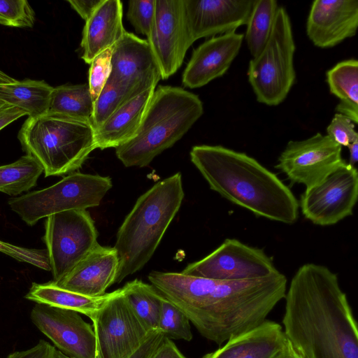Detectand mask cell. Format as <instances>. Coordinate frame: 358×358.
I'll return each mask as SVG.
<instances>
[{
	"label": "cell",
	"instance_id": "obj_1",
	"mask_svg": "<svg viewBox=\"0 0 358 358\" xmlns=\"http://www.w3.org/2000/svg\"><path fill=\"white\" fill-rule=\"evenodd\" d=\"M151 284L180 308L199 334L222 345L262 324L287 292L279 271L266 277L218 280L153 271Z\"/></svg>",
	"mask_w": 358,
	"mask_h": 358
},
{
	"label": "cell",
	"instance_id": "obj_2",
	"mask_svg": "<svg viewBox=\"0 0 358 358\" xmlns=\"http://www.w3.org/2000/svg\"><path fill=\"white\" fill-rule=\"evenodd\" d=\"M285 299L283 331L303 358H358L357 323L336 273L303 264Z\"/></svg>",
	"mask_w": 358,
	"mask_h": 358
},
{
	"label": "cell",
	"instance_id": "obj_3",
	"mask_svg": "<svg viewBox=\"0 0 358 358\" xmlns=\"http://www.w3.org/2000/svg\"><path fill=\"white\" fill-rule=\"evenodd\" d=\"M192 164L210 188L257 216L293 224L299 201L291 189L253 157L221 145L192 147Z\"/></svg>",
	"mask_w": 358,
	"mask_h": 358
},
{
	"label": "cell",
	"instance_id": "obj_4",
	"mask_svg": "<svg viewBox=\"0 0 358 358\" xmlns=\"http://www.w3.org/2000/svg\"><path fill=\"white\" fill-rule=\"evenodd\" d=\"M184 191L180 173L155 184L140 196L119 228L114 248L119 265L115 283L149 262L178 212Z\"/></svg>",
	"mask_w": 358,
	"mask_h": 358
},
{
	"label": "cell",
	"instance_id": "obj_5",
	"mask_svg": "<svg viewBox=\"0 0 358 358\" xmlns=\"http://www.w3.org/2000/svg\"><path fill=\"white\" fill-rule=\"evenodd\" d=\"M203 113V103L196 94L180 87L160 85L155 88L137 136L115 148V155L126 167L146 166L179 141Z\"/></svg>",
	"mask_w": 358,
	"mask_h": 358
},
{
	"label": "cell",
	"instance_id": "obj_6",
	"mask_svg": "<svg viewBox=\"0 0 358 358\" xmlns=\"http://www.w3.org/2000/svg\"><path fill=\"white\" fill-rule=\"evenodd\" d=\"M94 135L90 122L47 112L28 117L17 138L27 155L36 160L48 177L79 169L96 149Z\"/></svg>",
	"mask_w": 358,
	"mask_h": 358
},
{
	"label": "cell",
	"instance_id": "obj_7",
	"mask_svg": "<svg viewBox=\"0 0 358 358\" xmlns=\"http://www.w3.org/2000/svg\"><path fill=\"white\" fill-rule=\"evenodd\" d=\"M294 52L289 17L279 6L267 43L248 66V81L258 102L275 106L286 99L296 79Z\"/></svg>",
	"mask_w": 358,
	"mask_h": 358
},
{
	"label": "cell",
	"instance_id": "obj_8",
	"mask_svg": "<svg viewBox=\"0 0 358 358\" xmlns=\"http://www.w3.org/2000/svg\"><path fill=\"white\" fill-rule=\"evenodd\" d=\"M110 177L73 172L55 184L11 198L8 203L28 225L52 215L99 206L112 187Z\"/></svg>",
	"mask_w": 358,
	"mask_h": 358
},
{
	"label": "cell",
	"instance_id": "obj_9",
	"mask_svg": "<svg viewBox=\"0 0 358 358\" xmlns=\"http://www.w3.org/2000/svg\"><path fill=\"white\" fill-rule=\"evenodd\" d=\"M44 241L52 281L66 276L97 244L98 233L86 210H72L46 217Z\"/></svg>",
	"mask_w": 358,
	"mask_h": 358
},
{
	"label": "cell",
	"instance_id": "obj_10",
	"mask_svg": "<svg viewBox=\"0 0 358 358\" xmlns=\"http://www.w3.org/2000/svg\"><path fill=\"white\" fill-rule=\"evenodd\" d=\"M92 321L96 337L95 358H129L149 331L133 311L121 288L110 292Z\"/></svg>",
	"mask_w": 358,
	"mask_h": 358
},
{
	"label": "cell",
	"instance_id": "obj_11",
	"mask_svg": "<svg viewBox=\"0 0 358 358\" xmlns=\"http://www.w3.org/2000/svg\"><path fill=\"white\" fill-rule=\"evenodd\" d=\"M345 163L342 147L329 136L317 133L304 140L289 141L275 168L292 183L303 184L308 189L322 182Z\"/></svg>",
	"mask_w": 358,
	"mask_h": 358
},
{
	"label": "cell",
	"instance_id": "obj_12",
	"mask_svg": "<svg viewBox=\"0 0 358 358\" xmlns=\"http://www.w3.org/2000/svg\"><path fill=\"white\" fill-rule=\"evenodd\" d=\"M277 271L263 250L227 238L211 253L189 264L180 273L212 280H243L266 277Z\"/></svg>",
	"mask_w": 358,
	"mask_h": 358
},
{
	"label": "cell",
	"instance_id": "obj_13",
	"mask_svg": "<svg viewBox=\"0 0 358 358\" xmlns=\"http://www.w3.org/2000/svg\"><path fill=\"white\" fill-rule=\"evenodd\" d=\"M357 197V170L345 162L322 182L305 189L299 206L313 224L329 226L352 215Z\"/></svg>",
	"mask_w": 358,
	"mask_h": 358
},
{
	"label": "cell",
	"instance_id": "obj_14",
	"mask_svg": "<svg viewBox=\"0 0 358 358\" xmlns=\"http://www.w3.org/2000/svg\"><path fill=\"white\" fill-rule=\"evenodd\" d=\"M146 40L158 64L161 78L168 79L180 68L193 44L184 0H155L154 21Z\"/></svg>",
	"mask_w": 358,
	"mask_h": 358
},
{
	"label": "cell",
	"instance_id": "obj_15",
	"mask_svg": "<svg viewBox=\"0 0 358 358\" xmlns=\"http://www.w3.org/2000/svg\"><path fill=\"white\" fill-rule=\"evenodd\" d=\"M108 78L131 99L156 87L161 73L147 40L125 31L113 46Z\"/></svg>",
	"mask_w": 358,
	"mask_h": 358
},
{
	"label": "cell",
	"instance_id": "obj_16",
	"mask_svg": "<svg viewBox=\"0 0 358 358\" xmlns=\"http://www.w3.org/2000/svg\"><path fill=\"white\" fill-rule=\"evenodd\" d=\"M30 318L64 354L73 358H95L94 329L79 313L36 303L31 311Z\"/></svg>",
	"mask_w": 358,
	"mask_h": 358
},
{
	"label": "cell",
	"instance_id": "obj_17",
	"mask_svg": "<svg viewBox=\"0 0 358 358\" xmlns=\"http://www.w3.org/2000/svg\"><path fill=\"white\" fill-rule=\"evenodd\" d=\"M255 0H184L192 42L246 24Z\"/></svg>",
	"mask_w": 358,
	"mask_h": 358
},
{
	"label": "cell",
	"instance_id": "obj_18",
	"mask_svg": "<svg viewBox=\"0 0 358 358\" xmlns=\"http://www.w3.org/2000/svg\"><path fill=\"white\" fill-rule=\"evenodd\" d=\"M358 27L356 0H315L306 22L308 38L317 47H334L354 36Z\"/></svg>",
	"mask_w": 358,
	"mask_h": 358
},
{
	"label": "cell",
	"instance_id": "obj_19",
	"mask_svg": "<svg viewBox=\"0 0 358 358\" xmlns=\"http://www.w3.org/2000/svg\"><path fill=\"white\" fill-rule=\"evenodd\" d=\"M244 35L236 31L214 36L194 50L182 77L185 87L194 89L222 76L241 48Z\"/></svg>",
	"mask_w": 358,
	"mask_h": 358
},
{
	"label": "cell",
	"instance_id": "obj_20",
	"mask_svg": "<svg viewBox=\"0 0 358 358\" xmlns=\"http://www.w3.org/2000/svg\"><path fill=\"white\" fill-rule=\"evenodd\" d=\"M118 265L116 250L98 243L66 276L52 282L71 292L100 296L115 283Z\"/></svg>",
	"mask_w": 358,
	"mask_h": 358
},
{
	"label": "cell",
	"instance_id": "obj_21",
	"mask_svg": "<svg viewBox=\"0 0 358 358\" xmlns=\"http://www.w3.org/2000/svg\"><path fill=\"white\" fill-rule=\"evenodd\" d=\"M287 341L282 326L266 319L255 328L231 337L202 358H276Z\"/></svg>",
	"mask_w": 358,
	"mask_h": 358
},
{
	"label": "cell",
	"instance_id": "obj_22",
	"mask_svg": "<svg viewBox=\"0 0 358 358\" xmlns=\"http://www.w3.org/2000/svg\"><path fill=\"white\" fill-rule=\"evenodd\" d=\"M123 5L120 0H103L85 21L80 46L82 59L90 64L95 57L113 47L124 31Z\"/></svg>",
	"mask_w": 358,
	"mask_h": 358
},
{
	"label": "cell",
	"instance_id": "obj_23",
	"mask_svg": "<svg viewBox=\"0 0 358 358\" xmlns=\"http://www.w3.org/2000/svg\"><path fill=\"white\" fill-rule=\"evenodd\" d=\"M155 88L152 87L125 103L95 129L96 148H117L137 136Z\"/></svg>",
	"mask_w": 358,
	"mask_h": 358
},
{
	"label": "cell",
	"instance_id": "obj_24",
	"mask_svg": "<svg viewBox=\"0 0 358 358\" xmlns=\"http://www.w3.org/2000/svg\"><path fill=\"white\" fill-rule=\"evenodd\" d=\"M110 295V292L100 296H85L62 288L51 281L32 283L24 297L36 303L76 311L92 320Z\"/></svg>",
	"mask_w": 358,
	"mask_h": 358
},
{
	"label": "cell",
	"instance_id": "obj_25",
	"mask_svg": "<svg viewBox=\"0 0 358 358\" xmlns=\"http://www.w3.org/2000/svg\"><path fill=\"white\" fill-rule=\"evenodd\" d=\"M330 92L340 99L335 110L358 123V61L349 59L336 64L327 73Z\"/></svg>",
	"mask_w": 358,
	"mask_h": 358
},
{
	"label": "cell",
	"instance_id": "obj_26",
	"mask_svg": "<svg viewBox=\"0 0 358 358\" xmlns=\"http://www.w3.org/2000/svg\"><path fill=\"white\" fill-rule=\"evenodd\" d=\"M52 89L44 80L26 79L0 83V103L18 108L28 117H35L48 112Z\"/></svg>",
	"mask_w": 358,
	"mask_h": 358
},
{
	"label": "cell",
	"instance_id": "obj_27",
	"mask_svg": "<svg viewBox=\"0 0 358 358\" xmlns=\"http://www.w3.org/2000/svg\"><path fill=\"white\" fill-rule=\"evenodd\" d=\"M93 108L88 83L63 85L53 87L48 112L91 123Z\"/></svg>",
	"mask_w": 358,
	"mask_h": 358
},
{
	"label": "cell",
	"instance_id": "obj_28",
	"mask_svg": "<svg viewBox=\"0 0 358 358\" xmlns=\"http://www.w3.org/2000/svg\"><path fill=\"white\" fill-rule=\"evenodd\" d=\"M133 311L148 331L158 329L162 294L152 285L135 279L121 288Z\"/></svg>",
	"mask_w": 358,
	"mask_h": 358
},
{
	"label": "cell",
	"instance_id": "obj_29",
	"mask_svg": "<svg viewBox=\"0 0 358 358\" xmlns=\"http://www.w3.org/2000/svg\"><path fill=\"white\" fill-rule=\"evenodd\" d=\"M42 173L41 166L29 155L0 166V192L10 196L27 192L36 186Z\"/></svg>",
	"mask_w": 358,
	"mask_h": 358
},
{
	"label": "cell",
	"instance_id": "obj_30",
	"mask_svg": "<svg viewBox=\"0 0 358 358\" xmlns=\"http://www.w3.org/2000/svg\"><path fill=\"white\" fill-rule=\"evenodd\" d=\"M278 8L275 0H255L245 32V41L253 58L261 52L267 43Z\"/></svg>",
	"mask_w": 358,
	"mask_h": 358
},
{
	"label": "cell",
	"instance_id": "obj_31",
	"mask_svg": "<svg viewBox=\"0 0 358 358\" xmlns=\"http://www.w3.org/2000/svg\"><path fill=\"white\" fill-rule=\"evenodd\" d=\"M132 99L109 78L94 102L91 124L94 129L102 125L122 105Z\"/></svg>",
	"mask_w": 358,
	"mask_h": 358
},
{
	"label": "cell",
	"instance_id": "obj_32",
	"mask_svg": "<svg viewBox=\"0 0 358 358\" xmlns=\"http://www.w3.org/2000/svg\"><path fill=\"white\" fill-rule=\"evenodd\" d=\"M189 322L185 314L163 296L158 329L164 337L190 341L193 335Z\"/></svg>",
	"mask_w": 358,
	"mask_h": 358
},
{
	"label": "cell",
	"instance_id": "obj_33",
	"mask_svg": "<svg viewBox=\"0 0 358 358\" xmlns=\"http://www.w3.org/2000/svg\"><path fill=\"white\" fill-rule=\"evenodd\" d=\"M35 13L27 0H0V24L32 27Z\"/></svg>",
	"mask_w": 358,
	"mask_h": 358
},
{
	"label": "cell",
	"instance_id": "obj_34",
	"mask_svg": "<svg viewBox=\"0 0 358 358\" xmlns=\"http://www.w3.org/2000/svg\"><path fill=\"white\" fill-rule=\"evenodd\" d=\"M155 0H131L127 17L135 31L148 37L154 21Z\"/></svg>",
	"mask_w": 358,
	"mask_h": 358
},
{
	"label": "cell",
	"instance_id": "obj_35",
	"mask_svg": "<svg viewBox=\"0 0 358 358\" xmlns=\"http://www.w3.org/2000/svg\"><path fill=\"white\" fill-rule=\"evenodd\" d=\"M112 51L113 47L104 50L95 57L90 64L88 85L94 102L110 76Z\"/></svg>",
	"mask_w": 358,
	"mask_h": 358
},
{
	"label": "cell",
	"instance_id": "obj_36",
	"mask_svg": "<svg viewBox=\"0 0 358 358\" xmlns=\"http://www.w3.org/2000/svg\"><path fill=\"white\" fill-rule=\"evenodd\" d=\"M0 252L17 260L31 264L46 271H50L46 250L28 249L0 241Z\"/></svg>",
	"mask_w": 358,
	"mask_h": 358
},
{
	"label": "cell",
	"instance_id": "obj_37",
	"mask_svg": "<svg viewBox=\"0 0 358 358\" xmlns=\"http://www.w3.org/2000/svg\"><path fill=\"white\" fill-rule=\"evenodd\" d=\"M355 127V123L350 119L336 113L327 128V135L341 147H348L358 141V134Z\"/></svg>",
	"mask_w": 358,
	"mask_h": 358
},
{
	"label": "cell",
	"instance_id": "obj_38",
	"mask_svg": "<svg viewBox=\"0 0 358 358\" xmlns=\"http://www.w3.org/2000/svg\"><path fill=\"white\" fill-rule=\"evenodd\" d=\"M56 348L41 340L34 347L10 353L7 358H55Z\"/></svg>",
	"mask_w": 358,
	"mask_h": 358
},
{
	"label": "cell",
	"instance_id": "obj_39",
	"mask_svg": "<svg viewBox=\"0 0 358 358\" xmlns=\"http://www.w3.org/2000/svg\"><path fill=\"white\" fill-rule=\"evenodd\" d=\"M164 338L163 332L159 329L149 331L140 347L129 358H149Z\"/></svg>",
	"mask_w": 358,
	"mask_h": 358
},
{
	"label": "cell",
	"instance_id": "obj_40",
	"mask_svg": "<svg viewBox=\"0 0 358 358\" xmlns=\"http://www.w3.org/2000/svg\"><path fill=\"white\" fill-rule=\"evenodd\" d=\"M149 358H187L176 344L164 337Z\"/></svg>",
	"mask_w": 358,
	"mask_h": 358
},
{
	"label": "cell",
	"instance_id": "obj_41",
	"mask_svg": "<svg viewBox=\"0 0 358 358\" xmlns=\"http://www.w3.org/2000/svg\"><path fill=\"white\" fill-rule=\"evenodd\" d=\"M103 0H69L73 10L85 21L94 13Z\"/></svg>",
	"mask_w": 358,
	"mask_h": 358
},
{
	"label": "cell",
	"instance_id": "obj_42",
	"mask_svg": "<svg viewBox=\"0 0 358 358\" xmlns=\"http://www.w3.org/2000/svg\"><path fill=\"white\" fill-rule=\"evenodd\" d=\"M24 115H27V113L24 110L4 103H0V131Z\"/></svg>",
	"mask_w": 358,
	"mask_h": 358
},
{
	"label": "cell",
	"instance_id": "obj_43",
	"mask_svg": "<svg viewBox=\"0 0 358 358\" xmlns=\"http://www.w3.org/2000/svg\"><path fill=\"white\" fill-rule=\"evenodd\" d=\"M276 358H303L287 341V343Z\"/></svg>",
	"mask_w": 358,
	"mask_h": 358
},
{
	"label": "cell",
	"instance_id": "obj_44",
	"mask_svg": "<svg viewBox=\"0 0 358 358\" xmlns=\"http://www.w3.org/2000/svg\"><path fill=\"white\" fill-rule=\"evenodd\" d=\"M348 148L350 152L348 164L355 166L358 160V141L350 144Z\"/></svg>",
	"mask_w": 358,
	"mask_h": 358
},
{
	"label": "cell",
	"instance_id": "obj_45",
	"mask_svg": "<svg viewBox=\"0 0 358 358\" xmlns=\"http://www.w3.org/2000/svg\"><path fill=\"white\" fill-rule=\"evenodd\" d=\"M55 358H73V357H69V356L64 354L63 352H62L59 350L56 349V351H55Z\"/></svg>",
	"mask_w": 358,
	"mask_h": 358
}]
</instances>
